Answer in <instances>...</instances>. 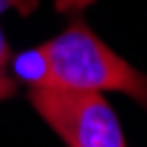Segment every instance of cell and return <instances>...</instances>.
Returning <instances> with one entry per match:
<instances>
[{
    "instance_id": "6da1fadb",
    "label": "cell",
    "mask_w": 147,
    "mask_h": 147,
    "mask_svg": "<svg viewBox=\"0 0 147 147\" xmlns=\"http://www.w3.org/2000/svg\"><path fill=\"white\" fill-rule=\"evenodd\" d=\"M32 56L40 62L35 83L46 80L88 91H120L147 107V72L118 56L80 19L48 43L38 46Z\"/></svg>"
},
{
    "instance_id": "7a4b0ae2",
    "label": "cell",
    "mask_w": 147,
    "mask_h": 147,
    "mask_svg": "<svg viewBox=\"0 0 147 147\" xmlns=\"http://www.w3.org/2000/svg\"><path fill=\"white\" fill-rule=\"evenodd\" d=\"M30 102L67 147H126L120 120L102 91L38 80L30 86Z\"/></svg>"
},
{
    "instance_id": "3957f363",
    "label": "cell",
    "mask_w": 147,
    "mask_h": 147,
    "mask_svg": "<svg viewBox=\"0 0 147 147\" xmlns=\"http://www.w3.org/2000/svg\"><path fill=\"white\" fill-rule=\"evenodd\" d=\"M35 5H38V0H0V13L11 11V8H16L22 13H30V11H35Z\"/></svg>"
},
{
    "instance_id": "277c9868",
    "label": "cell",
    "mask_w": 147,
    "mask_h": 147,
    "mask_svg": "<svg viewBox=\"0 0 147 147\" xmlns=\"http://www.w3.org/2000/svg\"><path fill=\"white\" fill-rule=\"evenodd\" d=\"M13 94H16V80H13V78L0 75V102H3V99H11Z\"/></svg>"
},
{
    "instance_id": "5b68a950",
    "label": "cell",
    "mask_w": 147,
    "mask_h": 147,
    "mask_svg": "<svg viewBox=\"0 0 147 147\" xmlns=\"http://www.w3.org/2000/svg\"><path fill=\"white\" fill-rule=\"evenodd\" d=\"M8 59H11V48H8V40L3 35V30H0V70L8 64Z\"/></svg>"
}]
</instances>
